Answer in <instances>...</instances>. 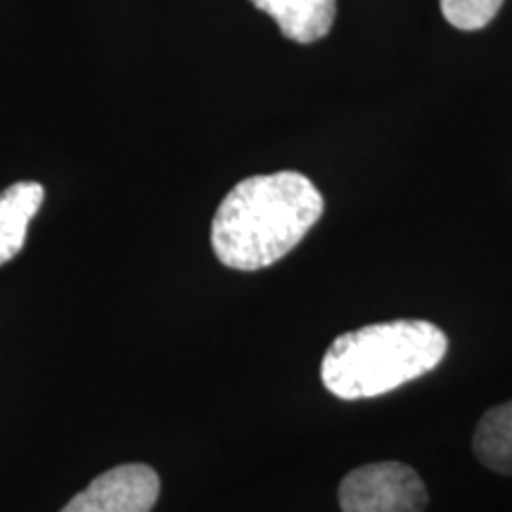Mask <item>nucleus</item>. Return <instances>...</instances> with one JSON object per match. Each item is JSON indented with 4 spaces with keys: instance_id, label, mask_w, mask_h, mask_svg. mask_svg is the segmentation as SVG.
I'll return each instance as SVG.
<instances>
[{
    "instance_id": "obj_6",
    "label": "nucleus",
    "mask_w": 512,
    "mask_h": 512,
    "mask_svg": "<svg viewBox=\"0 0 512 512\" xmlns=\"http://www.w3.org/2000/svg\"><path fill=\"white\" fill-rule=\"evenodd\" d=\"M43 197L46 190L34 181L12 183L0 192V266L22 252L29 223L41 209Z\"/></svg>"
},
{
    "instance_id": "obj_2",
    "label": "nucleus",
    "mask_w": 512,
    "mask_h": 512,
    "mask_svg": "<svg viewBox=\"0 0 512 512\" xmlns=\"http://www.w3.org/2000/svg\"><path fill=\"white\" fill-rule=\"evenodd\" d=\"M446 351L448 337L430 320L366 325L330 344L320 363V380L337 399H375L432 373Z\"/></svg>"
},
{
    "instance_id": "obj_1",
    "label": "nucleus",
    "mask_w": 512,
    "mask_h": 512,
    "mask_svg": "<svg viewBox=\"0 0 512 512\" xmlns=\"http://www.w3.org/2000/svg\"><path fill=\"white\" fill-rule=\"evenodd\" d=\"M323 211V195L299 171L245 178L216 209L211 247L223 266L261 271L290 254Z\"/></svg>"
},
{
    "instance_id": "obj_3",
    "label": "nucleus",
    "mask_w": 512,
    "mask_h": 512,
    "mask_svg": "<svg viewBox=\"0 0 512 512\" xmlns=\"http://www.w3.org/2000/svg\"><path fill=\"white\" fill-rule=\"evenodd\" d=\"M342 512H422L427 486L413 467L403 463H370L351 470L339 484Z\"/></svg>"
},
{
    "instance_id": "obj_7",
    "label": "nucleus",
    "mask_w": 512,
    "mask_h": 512,
    "mask_svg": "<svg viewBox=\"0 0 512 512\" xmlns=\"http://www.w3.org/2000/svg\"><path fill=\"white\" fill-rule=\"evenodd\" d=\"M472 451L491 472L512 475V401L482 415L472 437Z\"/></svg>"
},
{
    "instance_id": "obj_5",
    "label": "nucleus",
    "mask_w": 512,
    "mask_h": 512,
    "mask_svg": "<svg viewBox=\"0 0 512 512\" xmlns=\"http://www.w3.org/2000/svg\"><path fill=\"white\" fill-rule=\"evenodd\" d=\"M256 10L273 17L285 38L316 43L330 34L337 17V0H249Z\"/></svg>"
},
{
    "instance_id": "obj_8",
    "label": "nucleus",
    "mask_w": 512,
    "mask_h": 512,
    "mask_svg": "<svg viewBox=\"0 0 512 512\" xmlns=\"http://www.w3.org/2000/svg\"><path fill=\"white\" fill-rule=\"evenodd\" d=\"M446 22L460 31H479L494 22L503 0H439Z\"/></svg>"
},
{
    "instance_id": "obj_4",
    "label": "nucleus",
    "mask_w": 512,
    "mask_h": 512,
    "mask_svg": "<svg viewBox=\"0 0 512 512\" xmlns=\"http://www.w3.org/2000/svg\"><path fill=\"white\" fill-rule=\"evenodd\" d=\"M159 486V475L150 465H119L95 477L60 512H150Z\"/></svg>"
}]
</instances>
